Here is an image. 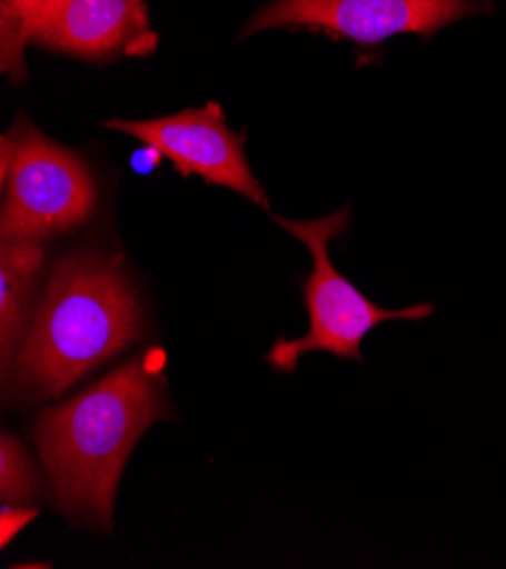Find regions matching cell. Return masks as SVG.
<instances>
[{
	"label": "cell",
	"instance_id": "obj_1",
	"mask_svg": "<svg viewBox=\"0 0 506 569\" xmlns=\"http://www.w3.org/2000/svg\"><path fill=\"white\" fill-rule=\"evenodd\" d=\"M168 416L173 411L166 400L163 366L152 357H137L48 409L34 427V445L65 513L109 529L132 447Z\"/></svg>",
	"mask_w": 506,
	"mask_h": 569
},
{
	"label": "cell",
	"instance_id": "obj_2",
	"mask_svg": "<svg viewBox=\"0 0 506 569\" xmlns=\"http://www.w3.org/2000/svg\"><path fill=\"white\" fill-rule=\"evenodd\" d=\"M141 333V307L121 261L93 250L76 252L52 270L14 357L19 386L32 397L60 395Z\"/></svg>",
	"mask_w": 506,
	"mask_h": 569
},
{
	"label": "cell",
	"instance_id": "obj_3",
	"mask_svg": "<svg viewBox=\"0 0 506 569\" xmlns=\"http://www.w3.org/2000/svg\"><path fill=\"white\" fill-rule=\"evenodd\" d=\"M348 209L316 220L277 222L305 243L314 257V270L302 283V300L309 311V331L302 338H279L266 355V361L282 372H294L298 361L309 352H329L341 359L361 361L364 338L381 322L425 320L434 313V305H414L405 309H384L370 302L355 283H350L331 266L329 243L348 224Z\"/></svg>",
	"mask_w": 506,
	"mask_h": 569
},
{
	"label": "cell",
	"instance_id": "obj_4",
	"mask_svg": "<svg viewBox=\"0 0 506 569\" xmlns=\"http://www.w3.org/2000/svg\"><path fill=\"white\" fill-rule=\"evenodd\" d=\"M0 178L6 200L0 237L43 241L82 224L96 207L87 163L23 119L3 137Z\"/></svg>",
	"mask_w": 506,
	"mask_h": 569
},
{
	"label": "cell",
	"instance_id": "obj_5",
	"mask_svg": "<svg viewBox=\"0 0 506 569\" xmlns=\"http://www.w3.org/2000/svg\"><path fill=\"white\" fill-rule=\"evenodd\" d=\"M105 128L157 148L185 178L200 176L209 184L232 189L268 207V196L246 159L244 137L225 126L222 109L214 102L150 121H107Z\"/></svg>",
	"mask_w": 506,
	"mask_h": 569
},
{
	"label": "cell",
	"instance_id": "obj_6",
	"mask_svg": "<svg viewBox=\"0 0 506 569\" xmlns=\"http://www.w3.org/2000/svg\"><path fill=\"white\" fill-rule=\"evenodd\" d=\"M470 10V0H277L244 34L307 26L357 43H381L396 34H431Z\"/></svg>",
	"mask_w": 506,
	"mask_h": 569
},
{
	"label": "cell",
	"instance_id": "obj_7",
	"mask_svg": "<svg viewBox=\"0 0 506 569\" xmlns=\"http://www.w3.org/2000/svg\"><path fill=\"white\" fill-rule=\"evenodd\" d=\"M143 0H50L30 41L78 57L117 52L146 32Z\"/></svg>",
	"mask_w": 506,
	"mask_h": 569
},
{
	"label": "cell",
	"instance_id": "obj_8",
	"mask_svg": "<svg viewBox=\"0 0 506 569\" xmlns=\"http://www.w3.org/2000/svg\"><path fill=\"white\" fill-rule=\"evenodd\" d=\"M41 266L43 248L39 241L3 239L0 243V348H3L6 370L12 357H17Z\"/></svg>",
	"mask_w": 506,
	"mask_h": 569
},
{
	"label": "cell",
	"instance_id": "obj_9",
	"mask_svg": "<svg viewBox=\"0 0 506 569\" xmlns=\"http://www.w3.org/2000/svg\"><path fill=\"white\" fill-rule=\"evenodd\" d=\"M50 0H3L0 8V48H3V71L14 80L26 78L23 50L30 43L32 26Z\"/></svg>",
	"mask_w": 506,
	"mask_h": 569
},
{
	"label": "cell",
	"instance_id": "obj_10",
	"mask_svg": "<svg viewBox=\"0 0 506 569\" xmlns=\"http://www.w3.org/2000/svg\"><path fill=\"white\" fill-rule=\"evenodd\" d=\"M39 495L37 470L26 447L12 438L0 440V499L3 503H26Z\"/></svg>",
	"mask_w": 506,
	"mask_h": 569
},
{
	"label": "cell",
	"instance_id": "obj_11",
	"mask_svg": "<svg viewBox=\"0 0 506 569\" xmlns=\"http://www.w3.org/2000/svg\"><path fill=\"white\" fill-rule=\"evenodd\" d=\"M37 516H39L37 508H21L19 503H3V510H0V545L8 547L12 542V538H17Z\"/></svg>",
	"mask_w": 506,
	"mask_h": 569
},
{
	"label": "cell",
	"instance_id": "obj_12",
	"mask_svg": "<svg viewBox=\"0 0 506 569\" xmlns=\"http://www.w3.org/2000/svg\"><path fill=\"white\" fill-rule=\"evenodd\" d=\"M161 157H163V154H161L157 148L143 143V148H139V150L132 154V168L137 170V173L148 176V173H152V170L159 166Z\"/></svg>",
	"mask_w": 506,
	"mask_h": 569
}]
</instances>
